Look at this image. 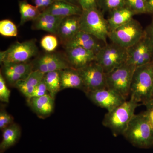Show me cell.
<instances>
[{"instance_id": "35", "label": "cell", "mask_w": 153, "mask_h": 153, "mask_svg": "<svg viewBox=\"0 0 153 153\" xmlns=\"http://www.w3.org/2000/svg\"><path fill=\"white\" fill-rule=\"evenodd\" d=\"M145 35L153 45V18L152 22L144 30Z\"/></svg>"}, {"instance_id": "22", "label": "cell", "mask_w": 153, "mask_h": 153, "mask_svg": "<svg viewBox=\"0 0 153 153\" xmlns=\"http://www.w3.org/2000/svg\"><path fill=\"white\" fill-rule=\"evenodd\" d=\"M21 135V129L16 124H12L4 129L2 140L0 144L1 153L16 144L19 141Z\"/></svg>"}, {"instance_id": "17", "label": "cell", "mask_w": 153, "mask_h": 153, "mask_svg": "<svg viewBox=\"0 0 153 153\" xmlns=\"http://www.w3.org/2000/svg\"><path fill=\"white\" fill-rule=\"evenodd\" d=\"M28 100L32 109L39 117H46L50 115L54 110V99L49 94L33 97Z\"/></svg>"}, {"instance_id": "36", "label": "cell", "mask_w": 153, "mask_h": 153, "mask_svg": "<svg viewBox=\"0 0 153 153\" xmlns=\"http://www.w3.org/2000/svg\"><path fill=\"white\" fill-rule=\"evenodd\" d=\"M145 112L147 116L149 122L153 129V109H147L146 111Z\"/></svg>"}, {"instance_id": "31", "label": "cell", "mask_w": 153, "mask_h": 153, "mask_svg": "<svg viewBox=\"0 0 153 153\" xmlns=\"http://www.w3.org/2000/svg\"><path fill=\"white\" fill-rule=\"evenodd\" d=\"M47 92L48 91L47 90V85H46L44 79L36 86V88L33 91V93L30 95V97L28 99V100L33 98V97L42 96L48 94Z\"/></svg>"}, {"instance_id": "4", "label": "cell", "mask_w": 153, "mask_h": 153, "mask_svg": "<svg viewBox=\"0 0 153 153\" xmlns=\"http://www.w3.org/2000/svg\"><path fill=\"white\" fill-rule=\"evenodd\" d=\"M80 30L107 44L109 33L107 21L98 8L82 11L80 16Z\"/></svg>"}, {"instance_id": "29", "label": "cell", "mask_w": 153, "mask_h": 153, "mask_svg": "<svg viewBox=\"0 0 153 153\" xmlns=\"http://www.w3.org/2000/svg\"><path fill=\"white\" fill-rule=\"evenodd\" d=\"M41 45L44 50L47 52H52L57 48L58 41L57 38L54 35H47L41 39Z\"/></svg>"}, {"instance_id": "26", "label": "cell", "mask_w": 153, "mask_h": 153, "mask_svg": "<svg viewBox=\"0 0 153 153\" xmlns=\"http://www.w3.org/2000/svg\"><path fill=\"white\" fill-rule=\"evenodd\" d=\"M124 6L135 15L148 13L147 0H125Z\"/></svg>"}, {"instance_id": "21", "label": "cell", "mask_w": 153, "mask_h": 153, "mask_svg": "<svg viewBox=\"0 0 153 153\" xmlns=\"http://www.w3.org/2000/svg\"><path fill=\"white\" fill-rule=\"evenodd\" d=\"M59 72L61 90L68 88L84 90L82 79L77 70L70 67L59 71Z\"/></svg>"}, {"instance_id": "34", "label": "cell", "mask_w": 153, "mask_h": 153, "mask_svg": "<svg viewBox=\"0 0 153 153\" xmlns=\"http://www.w3.org/2000/svg\"><path fill=\"white\" fill-rule=\"evenodd\" d=\"M55 1V0H35L34 3L35 6L40 10H43L44 11L52 4Z\"/></svg>"}, {"instance_id": "33", "label": "cell", "mask_w": 153, "mask_h": 153, "mask_svg": "<svg viewBox=\"0 0 153 153\" xmlns=\"http://www.w3.org/2000/svg\"><path fill=\"white\" fill-rule=\"evenodd\" d=\"M77 1L78 4L83 11L98 8V0H77Z\"/></svg>"}, {"instance_id": "37", "label": "cell", "mask_w": 153, "mask_h": 153, "mask_svg": "<svg viewBox=\"0 0 153 153\" xmlns=\"http://www.w3.org/2000/svg\"><path fill=\"white\" fill-rule=\"evenodd\" d=\"M147 7L148 13L153 15V0H147Z\"/></svg>"}, {"instance_id": "27", "label": "cell", "mask_w": 153, "mask_h": 153, "mask_svg": "<svg viewBox=\"0 0 153 153\" xmlns=\"http://www.w3.org/2000/svg\"><path fill=\"white\" fill-rule=\"evenodd\" d=\"M125 0H98V8L102 12L110 13L124 6Z\"/></svg>"}, {"instance_id": "2", "label": "cell", "mask_w": 153, "mask_h": 153, "mask_svg": "<svg viewBox=\"0 0 153 153\" xmlns=\"http://www.w3.org/2000/svg\"><path fill=\"white\" fill-rule=\"evenodd\" d=\"M123 135L137 147L146 149L153 146V129L145 111L134 115Z\"/></svg>"}, {"instance_id": "6", "label": "cell", "mask_w": 153, "mask_h": 153, "mask_svg": "<svg viewBox=\"0 0 153 153\" xmlns=\"http://www.w3.org/2000/svg\"><path fill=\"white\" fill-rule=\"evenodd\" d=\"M127 57V49L111 42L105 44L97 53L95 61L107 74L126 63Z\"/></svg>"}, {"instance_id": "30", "label": "cell", "mask_w": 153, "mask_h": 153, "mask_svg": "<svg viewBox=\"0 0 153 153\" xmlns=\"http://www.w3.org/2000/svg\"><path fill=\"white\" fill-rule=\"evenodd\" d=\"M10 95V91L6 85V81L1 73L0 74V100L8 103Z\"/></svg>"}, {"instance_id": "40", "label": "cell", "mask_w": 153, "mask_h": 153, "mask_svg": "<svg viewBox=\"0 0 153 153\" xmlns=\"http://www.w3.org/2000/svg\"><path fill=\"white\" fill-rule=\"evenodd\" d=\"M153 100V86L152 91V100Z\"/></svg>"}, {"instance_id": "15", "label": "cell", "mask_w": 153, "mask_h": 153, "mask_svg": "<svg viewBox=\"0 0 153 153\" xmlns=\"http://www.w3.org/2000/svg\"><path fill=\"white\" fill-rule=\"evenodd\" d=\"M44 10L54 16L63 18L71 16H80L83 11L78 5L63 0H55L52 4Z\"/></svg>"}, {"instance_id": "7", "label": "cell", "mask_w": 153, "mask_h": 153, "mask_svg": "<svg viewBox=\"0 0 153 153\" xmlns=\"http://www.w3.org/2000/svg\"><path fill=\"white\" fill-rule=\"evenodd\" d=\"M145 35L142 26L134 19L119 27L109 32L111 42L128 49L137 43Z\"/></svg>"}, {"instance_id": "1", "label": "cell", "mask_w": 153, "mask_h": 153, "mask_svg": "<svg viewBox=\"0 0 153 153\" xmlns=\"http://www.w3.org/2000/svg\"><path fill=\"white\" fill-rule=\"evenodd\" d=\"M153 86V61L136 68L131 85L130 99L146 105L152 100Z\"/></svg>"}, {"instance_id": "3", "label": "cell", "mask_w": 153, "mask_h": 153, "mask_svg": "<svg viewBox=\"0 0 153 153\" xmlns=\"http://www.w3.org/2000/svg\"><path fill=\"white\" fill-rule=\"evenodd\" d=\"M141 104L130 99L105 115L102 123L109 128L113 135H123L133 117L136 108Z\"/></svg>"}, {"instance_id": "28", "label": "cell", "mask_w": 153, "mask_h": 153, "mask_svg": "<svg viewBox=\"0 0 153 153\" xmlns=\"http://www.w3.org/2000/svg\"><path fill=\"white\" fill-rule=\"evenodd\" d=\"M0 34L5 37H16L18 34V29L10 20H3L0 22Z\"/></svg>"}, {"instance_id": "9", "label": "cell", "mask_w": 153, "mask_h": 153, "mask_svg": "<svg viewBox=\"0 0 153 153\" xmlns=\"http://www.w3.org/2000/svg\"><path fill=\"white\" fill-rule=\"evenodd\" d=\"M77 70L82 79L85 93L108 88L106 74L95 61Z\"/></svg>"}, {"instance_id": "12", "label": "cell", "mask_w": 153, "mask_h": 153, "mask_svg": "<svg viewBox=\"0 0 153 153\" xmlns=\"http://www.w3.org/2000/svg\"><path fill=\"white\" fill-rule=\"evenodd\" d=\"M66 49L68 63L71 68L76 70L83 68L95 60L96 54L90 50L79 47Z\"/></svg>"}, {"instance_id": "8", "label": "cell", "mask_w": 153, "mask_h": 153, "mask_svg": "<svg viewBox=\"0 0 153 153\" xmlns=\"http://www.w3.org/2000/svg\"><path fill=\"white\" fill-rule=\"evenodd\" d=\"M38 48L34 40L17 42L0 52V61L4 65L26 63L37 54Z\"/></svg>"}, {"instance_id": "13", "label": "cell", "mask_w": 153, "mask_h": 153, "mask_svg": "<svg viewBox=\"0 0 153 153\" xmlns=\"http://www.w3.org/2000/svg\"><path fill=\"white\" fill-rule=\"evenodd\" d=\"M100 40L90 34L79 30L71 39L65 42L66 48L79 47L94 52L96 54L103 47Z\"/></svg>"}, {"instance_id": "5", "label": "cell", "mask_w": 153, "mask_h": 153, "mask_svg": "<svg viewBox=\"0 0 153 153\" xmlns=\"http://www.w3.org/2000/svg\"><path fill=\"white\" fill-rule=\"evenodd\" d=\"M136 67L125 63L106 74L107 88L126 100L130 95L134 71Z\"/></svg>"}, {"instance_id": "39", "label": "cell", "mask_w": 153, "mask_h": 153, "mask_svg": "<svg viewBox=\"0 0 153 153\" xmlns=\"http://www.w3.org/2000/svg\"><path fill=\"white\" fill-rule=\"evenodd\" d=\"M63 1H66L68 2L73 3V4L79 5L77 0H63Z\"/></svg>"}, {"instance_id": "38", "label": "cell", "mask_w": 153, "mask_h": 153, "mask_svg": "<svg viewBox=\"0 0 153 153\" xmlns=\"http://www.w3.org/2000/svg\"><path fill=\"white\" fill-rule=\"evenodd\" d=\"M146 107H147V109H153V100H151L146 105Z\"/></svg>"}, {"instance_id": "11", "label": "cell", "mask_w": 153, "mask_h": 153, "mask_svg": "<svg viewBox=\"0 0 153 153\" xmlns=\"http://www.w3.org/2000/svg\"><path fill=\"white\" fill-rule=\"evenodd\" d=\"M86 94L94 104L108 111L114 109L126 100L120 94L108 88L91 91Z\"/></svg>"}, {"instance_id": "20", "label": "cell", "mask_w": 153, "mask_h": 153, "mask_svg": "<svg viewBox=\"0 0 153 153\" xmlns=\"http://www.w3.org/2000/svg\"><path fill=\"white\" fill-rule=\"evenodd\" d=\"M44 75L39 70H33L26 79L19 81L15 85L28 99L36 86L44 79Z\"/></svg>"}, {"instance_id": "32", "label": "cell", "mask_w": 153, "mask_h": 153, "mask_svg": "<svg viewBox=\"0 0 153 153\" xmlns=\"http://www.w3.org/2000/svg\"><path fill=\"white\" fill-rule=\"evenodd\" d=\"M13 118L10 115L5 111L0 113V128L4 129L12 124Z\"/></svg>"}, {"instance_id": "19", "label": "cell", "mask_w": 153, "mask_h": 153, "mask_svg": "<svg viewBox=\"0 0 153 153\" xmlns=\"http://www.w3.org/2000/svg\"><path fill=\"white\" fill-rule=\"evenodd\" d=\"M134 15L133 12L125 6L111 11L107 20L109 32L126 24L133 19Z\"/></svg>"}, {"instance_id": "18", "label": "cell", "mask_w": 153, "mask_h": 153, "mask_svg": "<svg viewBox=\"0 0 153 153\" xmlns=\"http://www.w3.org/2000/svg\"><path fill=\"white\" fill-rule=\"evenodd\" d=\"M79 30L80 16H71L63 19L59 26L57 35L66 42Z\"/></svg>"}, {"instance_id": "10", "label": "cell", "mask_w": 153, "mask_h": 153, "mask_svg": "<svg viewBox=\"0 0 153 153\" xmlns=\"http://www.w3.org/2000/svg\"><path fill=\"white\" fill-rule=\"evenodd\" d=\"M127 49L126 63L128 64L137 67L153 61V45L145 35L137 43Z\"/></svg>"}, {"instance_id": "16", "label": "cell", "mask_w": 153, "mask_h": 153, "mask_svg": "<svg viewBox=\"0 0 153 153\" xmlns=\"http://www.w3.org/2000/svg\"><path fill=\"white\" fill-rule=\"evenodd\" d=\"M65 18L56 16L46 10L41 12L34 21V27L52 34L57 35L60 23Z\"/></svg>"}, {"instance_id": "23", "label": "cell", "mask_w": 153, "mask_h": 153, "mask_svg": "<svg viewBox=\"0 0 153 153\" xmlns=\"http://www.w3.org/2000/svg\"><path fill=\"white\" fill-rule=\"evenodd\" d=\"M19 8L21 16V25H24L29 21H34L41 13V10L38 7L30 4L26 0L19 1Z\"/></svg>"}, {"instance_id": "24", "label": "cell", "mask_w": 153, "mask_h": 153, "mask_svg": "<svg viewBox=\"0 0 153 153\" xmlns=\"http://www.w3.org/2000/svg\"><path fill=\"white\" fill-rule=\"evenodd\" d=\"M44 79L49 95L55 100V96L61 90L59 71L48 72L45 74Z\"/></svg>"}, {"instance_id": "25", "label": "cell", "mask_w": 153, "mask_h": 153, "mask_svg": "<svg viewBox=\"0 0 153 153\" xmlns=\"http://www.w3.org/2000/svg\"><path fill=\"white\" fill-rule=\"evenodd\" d=\"M34 66L31 63H10L4 65V68L13 71L14 73L26 76L33 71Z\"/></svg>"}, {"instance_id": "14", "label": "cell", "mask_w": 153, "mask_h": 153, "mask_svg": "<svg viewBox=\"0 0 153 153\" xmlns=\"http://www.w3.org/2000/svg\"><path fill=\"white\" fill-rule=\"evenodd\" d=\"M36 69L44 74L51 71H60L70 68L61 57L55 54H46L39 58L36 64Z\"/></svg>"}]
</instances>
